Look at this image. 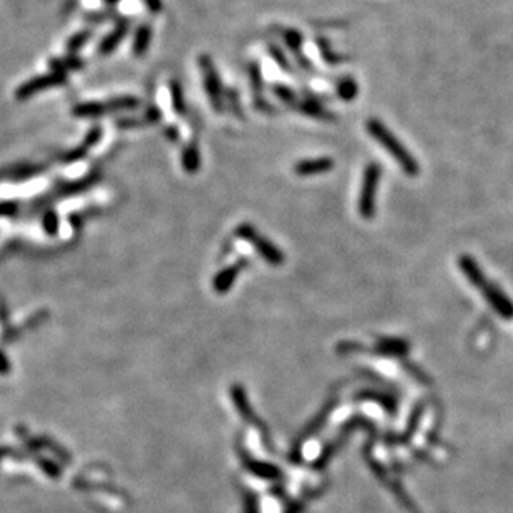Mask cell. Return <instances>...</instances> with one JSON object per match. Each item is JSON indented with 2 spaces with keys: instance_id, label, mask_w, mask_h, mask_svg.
<instances>
[{
  "instance_id": "obj_1",
  "label": "cell",
  "mask_w": 513,
  "mask_h": 513,
  "mask_svg": "<svg viewBox=\"0 0 513 513\" xmlns=\"http://www.w3.org/2000/svg\"><path fill=\"white\" fill-rule=\"evenodd\" d=\"M459 268L467 279L474 284L475 288H480V292L485 297L487 303L499 312L503 319H513V303L505 296V292L496 284L487 281L483 271L480 270L479 263L472 256L462 254L459 258Z\"/></svg>"
},
{
  "instance_id": "obj_10",
  "label": "cell",
  "mask_w": 513,
  "mask_h": 513,
  "mask_svg": "<svg viewBox=\"0 0 513 513\" xmlns=\"http://www.w3.org/2000/svg\"><path fill=\"white\" fill-rule=\"evenodd\" d=\"M283 40L286 42L289 50L292 52V55H294L297 65L308 73H314V67H312L311 60L303 52L304 37L301 35V32L296 30V28H286V30H283Z\"/></svg>"
},
{
  "instance_id": "obj_3",
  "label": "cell",
  "mask_w": 513,
  "mask_h": 513,
  "mask_svg": "<svg viewBox=\"0 0 513 513\" xmlns=\"http://www.w3.org/2000/svg\"><path fill=\"white\" fill-rule=\"evenodd\" d=\"M198 65L203 75V87H205L211 108L217 113H223L226 110L225 87H223L221 79H219L217 65L208 54H201L198 57Z\"/></svg>"
},
{
  "instance_id": "obj_24",
  "label": "cell",
  "mask_w": 513,
  "mask_h": 513,
  "mask_svg": "<svg viewBox=\"0 0 513 513\" xmlns=\"http://www.w3.org/2000/svg\"><path fill=\"white\" fill-rule=\"evenodd\" d=\"M42 226H43V231H46L48 236L59 234L60 218H59V214H57L55 210H47L46 213H43Z\"/></svg>"
},
{
  "instance_id": "obj_7",
  "label": "cell",
  "mask_w": 513,
  "mask_h": 513,
  "mask_svg": "<svg viewBox=\"0 0 513 513\" xmlns=\"http://www.w3.org/2000/svg\"><path fill=\"white\" fill-rule=\"evenodd\" d=\"M65 83H67V75H65V73L50 72V73H46V75L34 77V79L23 81L17 90H15V99H17L19 101L28 100V99H32V97H35L37 93L48 90V88L62 87V85Z\"/></svg>"
},
{
  "instance_id": "obj_18",
  "label": "cell",
  "mask_w": 513,
  "mask_h": 513,
  "mask_svg": "<svg viewBox=\"0 0 513 513\" xmlns=\"http://www.w3.org/2000/svg\"><path fill=\"white\" fill-rule=\"evenodd\" d=\"M152 37H153V30L148 23H143V26L138 27L135 32V37H133V46H132L133 55L138 57V59L143 57L146 52H148L150 43H152Z\"/></svg>"
},
{
  "instance_id": "obj_6",
  "label": "cell",
  "mask_w": 513,
  "mask_h": 513,
  "mask_svg": "<svg viewBox=\"0 0 513 513\" xmlns=\"http://www.w3.org/2000/svg\"><path fill=\"white\" fill-rule=\"evenodd\" d=\"M234 236L236 238L243 239V241L251 243L252 246L256 248V251H258V254L266 259L271 266H281V264L284 263L283 251H281L278 246H274L270 239L259 234L258 230L252 225H250V223H241V225L234 230Z\"/></svg>"
},
{
  "instance_id": "obj_33",
  "label": "cell",
  "mask_w": 513,
  "mask_h": 513,
  "mask_svg": "<svg viewBox=\"0 0 513 513\" xmlns=\"http://www.w3.org/2000/svg\"><path fill=\"white\" fill-rule=\"evenodd\" d=\"M146 9H148L152 14H160L163 10V2L161 0H143Z\"/></svg>"
},
{
  "instance_id": "obj_22",
  "label": "cell",
  "mask_w": 513,
  "mask_h": 513,
  "mask_svg": "<svg viewBox=\"0 0 513 513\" xmlns=\"http://www.w3.org/2000/svg\"><path fill=\"white\" fill-rule=\"evenodd\" d=\"M225 105H226V108L230 110V112L233 113L236 118L243 120L244 112H243V107H241V101H239V93H238V90H236V88L225 87Z\"/></svg>"
},
{
  "instance_id": "obj_16",
  "label": "cell",
  "mask_w": 513,
  "mask_h": 513,
  "mask_svg": "<svg viewBox=\"0 0 513 513\" xmlns=\"http://www.w3.org/2000/svg\"><path fill=\"white\" fill-rule=\"evenodd\" d=\"M294 108L299 110V112L304 113V115L317 118V120H325V121L336 120V115H334V113H331V112H328V110H325L323 105H321L319 101H316V100L297 101V103L294 105Z\"/></svg>"
},
{
  "instance_id": "obj_25",
  "label": "cell",
  "mask_w": 513,
  "mask_h": 513,
  "mask_svg": "<svg viewBox=\"0 0 513 513\" xmlns=\"http://www.w3.org/2000/svg\"><path fill=\"white\" fill-rule=\"evenodd\" d=\"M271 90H272V93H274L276 97H278V99L281 101H283V103L291 105V107H294V105L297 103V97H296L294 90H292V88H289L288 85L274 83L271 87Z\"/></svg>"
},
{
  "instance_id": "obj_23",
  "label": "cell",
  "mask_w": 513,
  "mask_h": 513,
  "mask_svg": "<svg viewBox=\"0 0 513 513\" xmlns=\"http://www.w3.org/2000/svg\"><path fill=\"white\" fill-rule=\"evenodd\" d=\"M90 39H92V32L90 30H81V32H79V34L72 35L70 39H68L67 46H65V47H67V52H68V54L75 55L77 52H80L81 48L87 46V42Z\"/></svg>"
},
{
  "instance_id": "obj_26",
  "label": "cell",
  "mask_w": 513,
  "mask_h": 513,
  "mask_svg": "<svg viewBox=\"0 0 513 513\" xmlns=\"http://www.w3.org/2000/svg\"><path fill=\"white\" fill-rule=\"evenodd\" d=\"M268 52H270L271 59L274 60L276 65H278L281 70L286 72V73H291L292 72V67H291V65H289L288 57L284 55V52L281 50V47L276 46V43H268Z\"/></svg>"
},
{
  "instance_id": "obj_13",
  "label": "cell",
  "mask_w": 513,
  "mask_h": 513,
  "mask_svg": "<svg viewBox=\"0 0 513 513\" xmlns=\"http://www.w3.org/2000/svg\"><path fill=\"white\" fill-rule=\"evenodd\" d=\"M181 168L188 174H197L201 170V152L197 141H190L181 150Z\"/></svg>"
},
{
  "instance_id": "obj_34",
  "label": "cell",
  "mask_w": 513,
  "mask_h": 513,
  "mask_svg": "<svg viewBox=\"0 0 513 513\" xmlns=\"http://www.w3.org/2000/svg\"><path fill=\"white\" fill-rule=\"evenodd\" d=\"M105 3H108V6H115V3L120 2V0H103Z\"/></svg>"
},
{
  "instance_id": "obj_12",
  "label": "cell",
  "mask_w": 513,
  "mask_h": 513,
  "mask_svg": "<svg viewBox=\"0 0 513 513\" xmlns=\"http://www.w3.org/2000/svg\"><path fill=\"white\" fill-rule=\"evenodd\" d=\"M128 20H120L115 28L101 39V42L99 43V55L107 57L117 50V47L123 42L126 34H128Z\"/></svg>"
},
{
  "instance_id": "obj_17",
  "label": "cell",
  "mask_w": 513,
  "mask_h": 513,
  "mask_svg": "<svg viewBox=\"0 0 513 513\" xmlns=\"http://www.w3.org/2000/svg\"><path fill=\"white\" fill-rule=\"evenodd\" d=\"M170 100H171V108L177 115L185 117L188 113V105H186V97L185 90H183L180 80L173 79L170 80Z\"/></svg>"
},
{
  "instance_id": "obj_4",
  "label": "cell",
  "mask_w": 513,
  "mask_h": 513,
  "mask_svg": "<svg viewBox=\"0 0 513 513\" xmlns=\"http://www.w3.org/2000/svg\"><path fill=\"white\" fill-rule=\"evenodd\" d=\"M101 177H103V174H101L100 170H92V171H88L85 177L79 178V180L59 183V185H57L50 193H47L46 197H42V199H37L35 206H43L52 201H60V199H67L70 197H75V194L85 193V191L92 190L93 186H97V183L101 180Z\"/></svg>"
},
{
  "instance_id": "obj_11",
  "label": "cell",
  "mask_w": 513,
  "mask_h": 513,
  "mask_svg": "<svg viewBox=\"0 0 513 513\" xmlns=\"http://www.w3.org/2000/svg\"><path fill=\"white\" fill-rule=\"evenodd\" d=\"M336 163L332 158H312V160H301L294 165V173L297 177H316V174H324L331 171Z\"/></svg>"
},
{
  "instance_id": "obj_19",
  "label": "cell",
  "mask_w": 513,
  "mask_h": 513,
  "mask_svg": "<svg viewBox=\"0 0 513 513\" xmlns=\"http://www.w3.org/2000/svg\"><path fill=\"white\" fill-rule=\"evenodd\" d=\"M244 263H246V259H241L239 263H236V264H233V266L226 268V270H223L221 272H219V274L217 276V281H214V286H217L218 291L223 292L231 286V283L234 281L236 274H238V272L243 270Z\"/></svg>"
},
{
  "instance_id": "obj_14",
  "label": "cell",
  "mask_w": 513,
  "mask_h": 513,
  "mask_svg": "<svg viewBox=\"0 0 513 513\" xmlns=\"http://www.w3.org/2000/svg\"><path fill=\"white\" fill-rule=\"evenodd\" d=\"M48 67H50V72H57V73H65L67 75L68 72H77L81 70L85 67V62L77 55H65V57H55V59L48 60Z\"/></svg>"
},
{
  "instance_id": "obj_21",
  "label": "cell",
  "mask_w": 513,
  "mask_h": 513,
  "mask_svg": "<svg viewBox=\"0 0 513 513\" xmlns=\"http://www.w3.org/2000/svg\"><path fill=\"white\" fill-rule=\"evenodd\" d=\"M357 93H359V85H357V81L351 79V77H342V79L337 81V95H339V99L345 100V101H351L357 97Z\"/></svg>"
},
{
  "instance_id": "obj_2",
  "label": "cell",
  "mask_w": 513,
  "mask_h": 513,
  "mask_svg": "<svg viewBox=\"0 0 513 513\" xmlns=\"http://www.w3.org/2000/svg\"><path fill=\"white\" fill-rule=\"evenodd\" d=\"M365 130H368L369 135L399 163V166H401L407 177L412 178L417 177L419 171H421V166H419L417 160H415L414 154L402 145V141L390 132L388 126L382 123L381 120H377V118H369V120L365 121Z\"/></svg>"
},
{
  "instance_id": "obj_8",
  "label": "cell",
  "mask_w": 513,
  "mask_h": 513,
  "mask_svg": "<svg viewBox=\"0 0 513 513\" xmlns=\"http://www.w3.org/2000/svg\"><path fill=\"white\" fill-rule=\"evenodd\" d=\"M101 138H103V130H101L100 126H93V128L88 130V133L85 135L83 141H81L79 146H75V148H72V150H67V152H63L62 154H60L59 161L62 163V165H72V163L85 160V158L88 157V153H90L92 150L100 143Z\"/></svg>"
},
{
  "instance_id": "obj_32",
  "label": "cell",
  "mask_w": 513,
  "mask_h": 513,
  "mask_svg": "<svg viewBox=\"0 0 513 513\" xmlns=\"http://www.w3.org/2000/svg\"><path fill=\"white\" fill-rule=\"evenodd\" d=\"M68 223H70V226H72L73 231H80L81 228H83V223H85L83 214L72 213L70 217H68Z\"/></svg>"
},
{
  "instance_id": "obj_20",
  "label": "cell",
  "mask_w": 513,
  "mask_h": 513,
  "mask_svg": "<svg viewBox=\"0 0 513 513\" xmlns=\"http://www.w3.org/2000/svg\"><path fill=\"white\" fill-rule=\"evenodd\" d=\"M248 75H250V85H251L252 93H254V97H263L264 79H263L261 65H259L258 62H251L250 65H248Z\"/></svg>"
},
{
  "instance_id": "obj_30",
  "label": "cell",
  "mask_w": 513,
  "mask_h": 513,
  "mask_svg": "<svg viewBox=\"0 0 513 513\" xmlns=\"http://www.w3.org/2000/svg\"><path fill=\"white\" fill-rule=\"evenodd\" d=\"M252 107H254V110H258V112L261 113H274L276 110L272 105L264 97H254V100H252Z\"/></svg>"
},
{
  "instance_id": "obj_29",
  "label": "cell",
  "mask_w": 513,
  "mask_h": 513,
  "mask_svg": "<svg viewBox=\"0 0 513 513\" xmlns=\"http://www.w3.org/2000/svg\"><path fill=\"white\" fill-rule=\"evenodd\" d=\"M115 125L118 126V128L126 130V128H138V126H143L146 123H145L143 117H140V118H118Z\"/></svg>"
},
{
  "instance_id": "obj_28",
  "label": "cell",
  "mask_w": 513,
  "mask_h": 513,
  "mask_svg": "<svg viewBox=\"0 0 513 513\" xmlns=\"http://www.w3.org/2000/svg\"><path fill=\"white\" fill-rule=\"evenodd\" d=\"M20 211L17 201H0V218H15Z\"/></svg>"
},
{
  "instance_id": "obj_15",
  "label": "cell",
  "mask_w": 513,
  "mask_h": 513,
  "mask_svg": "<svg viewBox=\"0 0 513 513\" xmlns=\"http://www.w3.org/2000/svg\"><path fill=\"white\" fill-rule=\"evenodd\" d=\"M107 113H110L107 101H83L72 108V115L75 118H100Z\"/></svg>"
},
{
  "instance_id": "obj_5",
  "label": "cell",
  "mask_w": 513,
  "mask_h": 513,
  "mask_svg": "<svg viewBox=\"0 0 513 513\" xmlns=\"http://www.w3.org/2000/svg\"><path fill=\"white\" fill-rule=\"evenodd\" d=\"M382 177V168L379 163H369L362 177V186L359 194V214L364 219H372L376 217V197L379 181Z\"/></svg>"
},
{
  "instance_id": "obj_31",
  "label": "cell",
  "mask_w": 513,
  "mask_h": 513,
  "mask_svg": "<svg viewBox=\"0 0 513 513\" xmlns=\"http://www.w3.org/2000/svg\"><path fill=\"white\" fill-rule=\"evenodd\" d=\"M163 135H165L166 140L171 141V143H174V141L180 140V130H178L177 125H168L163 130Z\"/></svg>"
},
{
  "instance_id": "obj_27",
  "label": "cell",
  "mask_w": 513,
  "mask_h": 513,
  "mask_svg": "<svg viewBox=\"0 0 513 513\" xmlns=\"http://www.w3.org/2000/svg\"><path fill=\"white\" fill-rule=\"evenodd\" d=\"M161 118H163L161 110L158 108V107H154V105H148V107L145 108L143 120H145L146 125H157V123H160Z\"/></svg>"
},
{
  "instance_id": "obj_9",
  "label": "cell",
  "mask_w": 513,
  "mask_h": 513,
  "mask_svg": "<svg viewBox=\"0 0 513 513\" xmlns=\"http://www.w3.org/2000/svg\"><path fill=\"white\" fill-rule=\"evenodd\" d=\"M47 171V165H34V163H19V165L7 166L0 170V180L20 183L32 180V178L43 174Z\"/></svg>"
}]
</instances>
